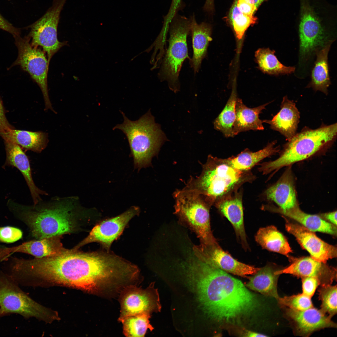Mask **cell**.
<instances>
[{
  "label": "cell",
  "instance_id": "cell-1",
  "mask_svg": "<svg viewBox=\"0 0 337 337\" xmlns=\"http://www.w3.org/2000/svg\"><path fill=\"white\" fill-rule=\"evenodd\" d=\"M182 267L203 310L217 322L238 325L260 307L257 296L241 281L195 255L188 257Z\"/></svg>",
  "mask_w": 337,
  "mask_h": 337
},
{
  "label": "cell",
  "instance_id": "cell-2",
  "mask_svg": "<svg viewBox=\"0 0 337 337\" xmlns=\"http://www.w3.org/2000/svg\"><path fill=\"white\" fill-rule=\"evenodd\" d=\"M13 269L18 280L25 285L40 280L92 294L102 276L103 265L98 250L85 252L71 248L53 256L17 258Z\"/></svg>",
  "mask_w": 337,
  "mask_h": 337
},
{
  "label": "cell",
  "instance_id": "cell-3",
  "mask_svg": "<svg viewBox=\"0 0 337 337\" xmlns=\"http://www.w3.org/2000/svg\"><path fill=\"white\" fill-rule=\"evenodd\" d=\"M9 207L20 215L34 239L88 231L96 221L93 210L82 206L77 198H56L32 205L11 200Z\"/></svg>",
  "mask_w": 337,
  "mask_h": 337
},
{
  "label": "cell",
  "instance_id": "cell-4",
  "mask_svg": "<svg viewBox=\"0 0 337 337\" xmlns=\"http://www.w3.org/2000/svg\"><path fill=\"white\" fill-rule=\"evenodd\" d=\"M300 2L299 66L305 68L317 50L334 42L336 20L334 8L323 0H300Z\"/></svg>",
  "mask_w": 337,
  "mask_h": 337
},
{
  "label": "cell",
  "instance_id": "cell-5",
  "mask_svg": "<svg viewBox=\"0 0 337 337\" xmlns=\"http://www.w3.org/2000/svg\"><path fill=\"white\" fill-rule=\"evenodd\" d=\"M246 172L234 168L227 159L209 155L200 175L192 177L185 188L202 195L211 206L241 184L250 180L252 177Z\"/></svg>",
  "mask_w": 337,
  "mask_h": 337
},
{
  "label": "cell",
  "instance_id": "cell-6",
  "mask_svg": "<svg viewBox=\"0 0 337 337\" xmlns=\"http://www.w3.org/2000/svg\"><path fill=\"white\" fill-rule=\"evenodd\" d=\"M337 134L336 123L315 129L305 127L288 141L277 159L261 164L258 170L267 174L306 159L332 144Z\"/></svg>",
  "mask_w": 337,
  "mask_h": 337
},
{
  "label": "cell",
  "instance_id": "cell-7",
  "mask_svg": "<svg viewBox=\"0 0 337 337\" xmlns=\"http://www.w3.org/2000/svg\"><path fill=\"white\" fill-rule=\"evenodd\" d=\"M123 122L116 125L113 130H121L129 144L131 155L135 168L139 170L149 166L152 158L158 152L166 137L159 125L155 122L150 110L137 120H129L120 111Z\"/></svg>",
  "mask_w": 337,
  "mask_h": 337
},
{
  "label": "cell",
  "instance_id": "cell-8",
  "mask_svg": "<svg viewBox=\"0 0 337 337\" xmlns=\"http://www.w3.org/2000/svg\"><path fill=\"white\" fill-rule=\"evenodd\" d=\"M175 214L180 223L194 232L200 243L217 242L211 231L209 213L211 206L195 191L185 188L174 193Z\"/></svg>",
  "mask_w": 337,
  "mask_h": 337
},
{
  "label": "cell",
  "instance_id": "cell-9",
  "mask_svg": "<svg viewBox=\"0 0 337 337\" xmlns=\"http://www.w3.org/2000/svg\"><path fill=\"white\" fill-rule=\"evenodd\" d=\"M11 314L26 318L34 317L49 323L60 320L57 312L32 299L10 275L0 273V316Z\"/></svg>",
  "mask_w": 337,
  "mask_h": 337
},
{
  "label": "cell",
  "instance_id": "cell-10",
  "mask_svg": "<svg viewBox=\"0 0 337 337\" xmlns=\"http://www.w3.org/2000/svg\"><path fill=\"white\" fill-rule=\"evenodd\" d=\"M170 23L169 45L159 75L161 80L168 81L171 89L176 91L179 88L178 77L182 64L188 58L187 38L190 31V21L176 15Z\"/></svg>",
  "mask_w": 337,
  "mask_h": 337
},
{
  "label": "cell",
  "instance_id": "cell-11",
  "mask_svg": "<svg viewBox=\"0 0 337 337\" xmlns=\"http://www.w3.org/2000/svg\"><path fill=\"white\" fill-rule=\"evenodd\" d=\"M18 49L17 57L10 67L19 66L28 73L37 84L42 93L46 109H50L53 111L49 99L47 74L49 62L45 52L38 47L32 46L27 36L14 37Z\"/></svg>",
  "mask_w": 337,
  "mask_h": 337
},
{
  "label": "cell",
  "instance_id": "cell-12",
  "mask_svg": "<svg viewBox=\"0 0 337 337\" xmlns=\"http://www.w3.org/2000/svg\"><path fill=\"white\" fill-rule=\"evenodd\" d=\"M66 1L53 0L52 6L43 15L28 27L31 30L27 36L31 44L42 48L49 63L52 56L65 44L58 40L57 30L60 13Z\"/></svg>",
  "mask_w": 337,
  "mask_h": 337
},
{
  "label": "cell",
  "instance_id": "cell-13",
  "mask_svg": "<svg viewBox=\"0 0 337 337\" xmlns=\"http://www.w3.org/2000/svg\"><path fill=\"white\" fill-rule=\"evenodd\" d=\"M138 286H127L119 294L118 300L120 310L119 321L127 316L140 314L150 315L159 310V294L153 283L145 289Z\"/></svg>",
  "mask_w": 337,
  "mask_h": 337
},
{
  "label": "cell",
  "instance_id": "cell-14",
  "mask_svg": "<svg viewBox=\"0 0 337 337\" xmlns=\"http://www.w3.org/2000/svg\"><path fill=\"white\" fill-rule=\"evenodd\" d=\"M139 207L134 206L121 214L98 223L90 231L87 237L72 248L79 249L93 242L99 243L103 249L110 251L112 243L122 234L130 220L139 214Z\"/></svg>",
  "mask_w": 337,
  "mask_h": 337
},
{
  "label": "cell",
  "instance_id": "cell-15",
  "mask_svg": "<svg viewBox=\"0 0 337 337\" xmlns=\"http://www.w3.org/2000/svg\"><path fill=\"white\" fill-rule=\"evenodd\" d=\"M192 248L194 254L200 260L227 273L247 278L260 269L236 260L224 251L217 242L193 245Z\"/></svg>",
  "mask_w": 337,
  "mask_h": 337
},
{
  "label": "cell",
  "instance_id": "cell-16",
  "mask_svg": "<svg viewBox=\"0 0 337 337\" xmlns=\"http://www.w3.org/2000/svg\"><path fill=\"white\" fill-rule=\"evenodd\" d=\"M285 317L291 324L295 333L308 336L313 332L326 328H336L331 318L320 309L314 307L303 310L283 307Z\"/></svg>",
  "mask_w": 337,
  "mask_h": 337
},
{
  "label": "cell",
  "instance_id": "cell-17",
  "mask_svg": "<svg viewBox=\"0 0 337 337\" xmlns=\"http://www.w3.org/2000/svg\"><path fill=\"white\" fill-rule=\"evenodd\" d=\"M292 263L276 271L277 274H290L301 278L314 277L317 279L320 286L331 284L337 280V271L326 263L319 261L311 257H289Z\"/></svg>",
  "mask_w": 337,
  "mask_h": 337
},
{
  "label": "cell",
  "instance_id": "cell-18",
  "mask_svg": "<svg viewBox=\"0 0 337 337\" xmlns=\"http://www.w3.org/2000/svg\"><path fill=\"white\" fill-rule=\"evenodd\" d=\"M287 231L293 235L304 249L315 260L326 263L337 256V248L318 237L312 231L284 217Z\"/></svg>",
  "mask_w": 337,
  "mask_h": 337
},
{
  "label": "cell",
  "instance_id": "cell-19",
  "mask_svg": "<svg viewBox=\"0 0 337 337\" xmlns=\"http://www.w3.org/2000/svg\"><path fill=\"white\" fill-rule=\"evenodd\" d=\"M214 204L232 225L243 247L247 249L243 221L242 193L234 191L218 200Z\"/></svg>",
  "mask_w": 337,
  "mask_h": 337
},
{
  "label": "cell",
  "instance_id": "cell-20",
  "mask_svg": "<svg viewBox=\"0 0 337 337\" xmlns=\"http://www.w3.org/2000/svg\"><path fill=\"white\" fill-rule=\"evenodd\" d=\"M4 140L6 159L4 165L17 168L22 173L29 189L34 204L42 200L40 195L47 194L40 189L35 184L32 178L31 167L28 157L22 148L11 139L2 138Z\"/></svg>",
  "mask_w": 337,
  "mask_h": 337
},
{
  "label": "cell",
  "instance_id": "cell-21",
  "mask_svg": "<svg viewBox=\"0 0 337 337\" xmlns=\"http://www.w3.org/2000/svg\"><path fill=\"white\" fill-rule=\"evenodd\" d=\"M300 118V112L295 103L285 96L283 98L279 112L271 120H262L263 123L269 124L271 129L280 132L288 141L296 133Z\"/></svg>",
  "mask_w": 337,
  "mask_h": 337
},
{
  "label": "cell",
  "instance_id": "cell-22",
  "mask_svg": "<svg viewBox=\"0 0 337 337\" xmlns=\"http://www.w3.org/2000/svg\"><path fill=\"white\" fill-rule=\"evenodd\" d=\"M266 198L274 202L281 209L288 210L298 206L291 170L287 169L274 184L265 192Z\"/></svg>",
  "mask_w": 337,
  "mask_h": 337
},
{
  "label": "cell",
  "instance_id": "cell-23",
  "mask_svg": "<svg viewBox=\"0 0 337 337\" xmlns=\"http://www.w3.org/2000/svg\"><path fill=\"white\" fill-rule=\"evenodd\" d=\"M269 103L249 108L244 104L242 99L237 98L235 105V119L232 129L233 136L240 132L249 130H263V122L259 119V115Z\"/></svg>",
  "mask_w": 337,
  "mask_h": 337
},
{
  "label": "cell",
  "instance_id": "cell-24",
  "mask_svg": "<svg viewBox=\"0 0 337 337\" xmlns=\"http://www.w3.org/2000/svg\"><path fill=\"white\" fill-rule=\"evenodd\" d=\"M278 270L274 265L270 264L260 268L256 273L247 277L248 281L245 285L249 289L277 300L280 297L277 289L280 275L276 272Z\"/></svg>",
  "mask_w": 337,
  "mask_h": 337
},
{
  "label": "cell",
  "instance_id": "cell-25",
  "mask_svg": "<svg viewBox=\"0 0 337 337\" xmlns=\"http://www.w3.org/2000/svg\"><path fill=\"white\" fill-rule=\"evenodd\" d=\"M63 236H58L34 239L14 247V253L21 252L41 258L57 255L65 252L61 242Z\"/></svg>",
  "mask_w": 337,
  "mask_h": 337
},
{
  "label": "cell",
  "instance_id": "cell-26",
  "mask_svg": "<svg viewBox=\"0 0 337 337\" xmlns=\"http://www.w3.org/2000/svg\"><path fill=\"white\" fill-rule=\"evenodd\" d=\"M190 21L193 52L190 64L196 72L199 71L202 61L206 56L209 43L212 40V27L205 22L198 24L194 15L191 17Z\"/></svg>",
  "mask_w": 337,
  "mask_h": 337
},
{
  "label": "cell",
  "instance_id": "cell-27",
  "mask_svg": "<svg viewBox=\"0 0 337 337\" xmlns=\"http://www.w3.org/2000/svg\"><path fill=\"white\" fill-rule=\"evenodd\" d=\"M268 209L284 215L299 222L312 232H318L336 236L337 228L335 225L323 219L319 216L308 214L301 211L298 206L284 210L279 208L270 207Z\"/></svg>",
  "mask_w": 337,
  "mask_h": 337
},
{
  "label": "cell",
  "instance_id": "cell-28",
  "mask_svg": "<svg viewBox=\"0 0 337 337\" xmlns=\"http://www.w3.org/2000/svg\"><path fill=\"white\" fill-rule=\"evenodd\" d=\"M333 42H329L316 51V60L311 71V80L306 87L311 88L315 91H320L326 95L328 94V88L331 84L328 55Z\"/></svg>",
  "mask_w": 337,
  "mask_h": 337
},
{
  "label": "cell",
  "instance_id": "cell-29",
  "mask_svg": "<svg viewBox=\"0 0 337 337\" xmlns=\"http://www.w3.org/2000/svg\"><path fill=\"white\" fill-rule=\"evenodd\" d=\"M0 135L7 138L19 145L22 149L40 153L48 143L47 134L42 132H32L11 129L6 132L0 131Z\"/></svg>",
  "mask_w": 337,
  "mask_h": 337
},
{
  "label": "cell",
  "instance_id": "cell-30",
  "mask_svg": "<svg viewBox=\"0 0 337 337\" xmlns=\"http://www.w3.org/2000/svg\"><path fill=\"white\" fill-rule=\"evenodd\" d=\"M276 141L269 143L263 149L252 152L246 149L236 156L227 159L231 165L236 169L246 171L264 159L278 152L280 147L275 146Z\"/></svg>",
  "mask_w": 337,
  "mask_h": 337
},
{
  "label": "cell",
  "instance_id": "cell-31",
  "mask_svg": "<svg viewBox=\"0 0 337 337\" xmlns=\"http://www.w3.org/2000/svg\"><path fill=\"white\" fill-rule=\"evenodd\" d=\"M255 240L263 248L288 256L292 251L285 237L273 226L261 228Z\"/></svg>",
  "mask_w": 337,
  "mask_h": 337
},
{
  "label": "cell",
  "instance_id": "cell-32",
  "mask_svg": "<svg viewBox=\"0 0 337 337\" xmlns=\"http://www.w3.org/2000/svg\"><path fill=\"white\" fill-rule=\"evenodd\" d=\"M275 52L268 48H260L256 51L255 56L260 69L265 73L276 76L294 73L295 67L282 64L275 55Z\"/></svg>",
  "mask_w": 337,
  "mask_h": 337
},
{
  "label": "cell",
  "instance_id": "cell-33",
  "mask_svg": "<svg viewBox=\"0 0 337 337\" xmlns=\"http://www.w3.org/2000/svg\"><path fill=\"white\" fill-rule=\"evenodd\" d=\"M237 98L234 88L225 107L214 122L215 129L221 132L227 137H233L232 129L235 119V105Z\"/></svg>",
  "mask_w": 337,
  "mask_h": 337
},
{
  "label": "cell",
  "instance_id": "cell-34",
  "mask_svg": "<svg viewBox=\"0 0 337 337\" xmlns=\"http://www.w3.org/2000/svg\"><path fill=\"white\" fill-rule=\"evenodd\" d=\"M150 317V315L140 314L124 318L119 321L123 325V334L127 337H144L148 329L153 330Z\"/></svg>",
  "mask_w": 337,
  "mask_h": 337
},
{
  "label": "cell",
  "instance_id": "cell-35",
  "mask_svg": "<svg viewBox=\"0 0 337 337\" xmlns=\"http://www.w3.org/2000/svg\"><path fill=\"white\" fill-rule=\"evenodd\" d=\"M237 2L235 0L230 10L229 18L237 37L240 39L248 27L255 24L257 19L254 15L247 16L241 12L237 7Z\"/></svg>",
  "mask_w": 337,
  "mask_h": 337
},
{
  "label": "cell",
  "instance_id": "cell-36",
  "mask_svg": "<svg viewBox=\"0 0 337 337\" xmlns=\"http://www.w3.org/2000/svg\"><path fill=\"white\" fill-rule=\"evenodd\" d=\"M319 298L321 304L320 310L332 317L337 313V285L321 286L318 290Z\"/></svg>",
  "mask_w": 337,
  "mask_h": 337
},
{
  "label": "cell",
  "instance_id": "cell-37",
  "mask_svg": "<svg viewBox=\"0 0 337 337\" xmlns=\"http://www.w3.org/2000/svg\"><path fill=\"white\" fill-rule=\"evenodd\" d=\"M311 298L302 293L279 297L277 301L281 307L298 310H303L313 307Z\"/></svg>",
  "mask_w": 337,
  "mask_h": 337
},
{
  "label": "cell",
  "instance_id": "cell-38",
  "mask_svg": "<svg viewBox=\"0 0 337 337\" xmlns=\"http://www.w3.org/2000/svg\"><path fill=\"white\" fill-rule=\"evenodd\" d=\"M22 233L19 229L11 226L0 227V241L6 243L15 242L22 237Z\"/></svg>",
  "mask_w": 337,
  "mask_h": 337
},
{
  "label": "cell",
  "instance_id": "cell-39",
  "mask_svg": "<svg viewBox=\"0 0 337 337\" xmlns=\"http://www.w3.org/2000/svg\"><path fill=\"white\" fill-rule=\"evenodd\" d=\"M302 293L311 298L320 284L316 278L306 277L301 278Z\"/></svg>",
  "mask_w": 337,
  "mask_h": 337
},
{
  "label": "cell",
  "instance_id": "cell-40",
  "mask_svg": "<svg viewBox=\"0 0 337 337\" xmlns=\"http://www.w3.org/2000/svg\"><path fill=\"white\" fill-rule=\"evenodd\" d=\"M237 6L241 12L249 16H253L257 10L255 6L248 0H237Z\"/></svg>",
  "mask_w": 337,
  "mask_h": 337
},
{
  "label": "cell",
  "instance_id": "cell-41",
  "mask_svg": "<svg viewBox=\"0 0 337 337\" xmlns=\"http://www.w3.org/2000/svg\"><path fill=\"white\" fill-rule=\"evenodd\" d=\"M226 327L230 328L228 329L233 330V332L235 334L239 336L244 337H266L267 335L259 333L240 327L237 325H226Z\"/></svg>",
  "mask_w": 337,
  "mask_h": 337
},
{
  "label": "cell",
  "instance_id": "cell-42",
  "mask_svg": "<svg viewBox=\"0 0 337 337\" xmlns=\"http://www.w3.org/2000/svg\"><path fill=\"white\" fill-rule=\"evenodd\" d=\"M0 28L11 33L14 37L20 35V29L14 27L11 24L5 20L0 14Z\"/></svg>",
  "mask_w": 337,
  "mask_h": 337
},
{
  "label": "cell",
  "instance_id": "cell-43",
  "mask_svg": "<svg viewBox=\"0 0 337 337\" xmlns=\"http://www.w3.org/2000/svg\"><path fill=\"white\" fill-rule=\"evenodd\" d=\"M14 128L6 118L3 103L0 99V131L6 132Z\"/></svg>",
  "mask_w": 337,
  "mask_h": 337
},
{
  "label": "cell",
  "instance_id": "cell-44",
  "mask_svg": "<svg viewBox=\"0 0 337 337\" xmlns=\"http://www.w3.org/2000/svg\"><path fill=\"white\" fill-rule=\"evenodd\" d=\"M322 217L327 220L332 224L337 225V211H335L322 214Z\"/></svg>",
  "mask_w": 337,
  "mask_h": 337
},
{
  "label": "cell",
  "instance_id": "cell-45",
  "mask_svg": "<svg viewBox=\"0 0 337 337\" xmlns=\"http://www.w3.org/2000/svg\"><path fill=\"white\" fill-rule=\"evenodd\" d=\"M203 9L207 12H212L214 10V0H206Z\"/></svg>",
  "mask_w": 337,
  "mask_h": 337
},
{
  "label": "cell",
  "instance_id": "cell-46",
  "mask_svg": "<svg viewBox=\"0 0 337 337\" xmlns=\"http://www.w3.org/2000/svg\"><path fill=\"white\" fill-rule=\"evenodd\" d=\"M252 4H254L256 8H257L261 4L266 0H248Z\"/></svg>",
  "mask_w": 337,
  "mask_h": 337
},
{
  "label": "cell",
  "instance_id": "cell-47",
  "mask_svg": "<svg viewBox=\"0 0 337 337\" xmlns=\"http://www.w3.org/2000/svg\"></svg>",
  "mask_w": 337,
  "mask_h": 337
}]
</instances>
